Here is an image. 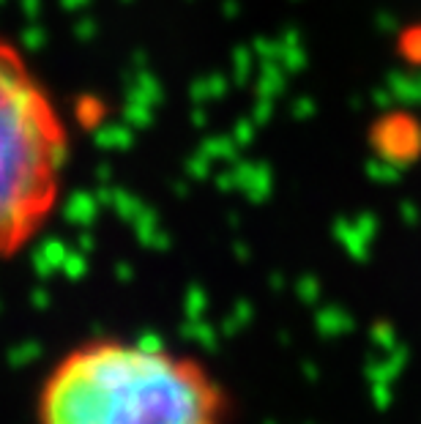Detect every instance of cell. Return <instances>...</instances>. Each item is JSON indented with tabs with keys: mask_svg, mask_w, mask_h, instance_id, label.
<instances>
[{
	"mask_svg": "<svg viewBox=\"0 0 421 424\" xmlns=\"http://www.w3.org/2000/svg\"><path fill=\"white\" fill-rule=\"evenodd\" d=\"M227 386L203 358L135 337H90L44 372L33 424H227Z\"/></svg>",
	"mask_w": 421,
	"mask_h": 424,
	"instance_id": "obj_1",
	"label": "cell"
},
{
	"mask_svg": "<svg viewBox=\"0 0 421 424\" xmlns=\"http://www.w3.org/2000/svg\"><path fill=\"white\" fill-rule=\"evenodd\" d=\"M71 132L33 61L0 33V263L30 249L61 209Z\"/></svg>",
	"mask_w": 421,
	"mask_h": 424,
	"instance_id": "obj_2",
	"label": "cell"
}]
</instances>
